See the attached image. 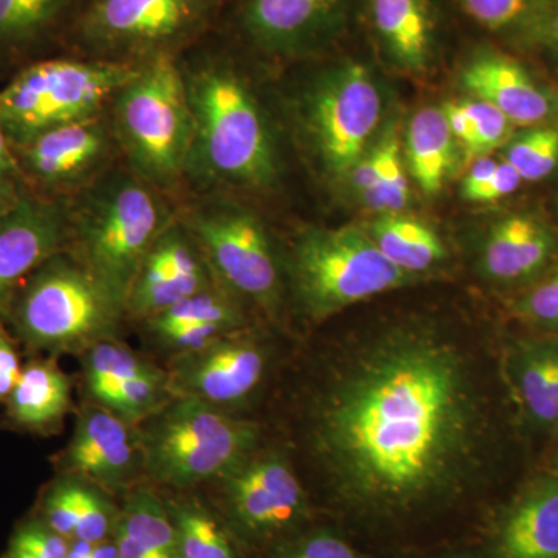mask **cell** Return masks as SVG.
<instances>
[{"label":"cell","instance_id":"obj_10","mask_svg":"<svg viewBox=\"0 0 558 558\" xmlns=\"http://www.w3.org/2000/svg\"><path fill=\"white\" fill-rule=\"evenodd\" d=\"M185 227L216 284L263 310L274 312L281 295V277L274 245L263 220L223 194H196L178 205Z\"/></svg>","mask_w":558,"mask_h":558},{"label":"cell","instance_id":"obj_19","mask_svg":"<svg viewBox=\"0 0 558 558\" xmlns=\"http://www.w3.org/2000/svg\"><path fill=\"white\" fill-rule=\"evenodd\" d=\"M145 323L161 347L179 355L244 329L245 315L241 300L213 286Z\"/></svg>","mask_w":558,"mask_h":558},{"label":"cell","instance_id":"obj_37","mask_svg":"<svg viewBox=\"0 0 558 558\" xmlns=\"http://www.w3.org/2000/svg\"><path fill=\"white\" fill-rule=\"evenodd\" d=\"M36 519L61 537L73 539L78 526V481L61 480L44 495Z\"/></svg>","mask_w":558,"mask_h":558},{"label":"cell","instance_id":"obj_45","mask_svg":"<svg viewBox=\"0 0 558 558\" xmlns=\"http://www.w3.org/2000/svg\"><path fill=\"white\" fill-rule=\"evenodd\" d=\"M22 373L16 347L5 329L0 326V403L9 400Z\"/></svg>","mask_w":558,"mask_h":558},{"label":"cell","instance_id":"obj_3","mask_svg":"<svg viewBox=\"0 0 558 558\" xmlns=\"http://www.w3.org/2000/svg\"><path fill=\"white\" fill-rule=\"evenodd\" d=\"M64 204L68 252L126 311L140 264L178 218V204L140 179L123 160Z\"/></svg>","mask_w":558,"mask_h":558},{"label":"cell","instance_id":"obj_40","mask_svg":"<svg viewBox=\"0 0 558 558\" xmlns=\"http://www.w3.org/2000/svg\"><path fill=\"white\" fill-rule=\"evenodd\" d=\"M28 193L27 182L2 124H0V215L16 207Z\"/></svg>","mask_w":558,"mask_h":558},{"label":"cell","instance_id":"obj_13","mask_svg":"<svg viewBox=\"0 0 558 558\" xmlns=\"http://www.w3.org/2000/svg\"><path fill=\"white\" fill-rule=\"evenodd\" d=\"M13 149L27 185L50 201H69L121 160L109 110L40 132Z\"/></svg>","mask_w":558,"mask_h":558},{"label":"cell","instance_id":"obj_4","mask_svg":"<svg viewBox=\"0 0 558 558\" xmlns=\"http://www.w3.org/2000/svg\"><path fill=\"white\" fill-rule=\"evenodd\" d=\"M109 112L121 160L168 196L185 189L194 120L178 58L143 62Z\"/></svg>","mask_w":558,"mask_h":558},{"label":"cell","instance_id":"obj_28","mask_svg":"<svg viewBox=\"0 0 558 558\" xmlns=\"http://www.w3.org/2000/svg\"><path fill=\"white\" fill-rule=\"evenodd\" d=\"M9 413L28 429H46L60 422L70 407V385L54 363L33 362L22 369L9 400Z\"/></svg>","mask_w":558,"mask_h":558},{"label":"cell","instance_id":"obj_48","mask_svg":"<svg viewBox=\"0 0 558 558\" xmlns=\"http://www.w3.org/2000/svg\"><path fill=\"white\" fill-rule=\"evenodd\" d=\"M435 558H478L475 554L469 553H454V554H446V556H439Z\"/></svg>","mask_w":558,"mask_h":558},{"label":"cell","instance_id":"obj_15","mask_svg":"<svg viewBox=\"0 0 558 558\" xmlns=\"http://www.w3.org/2000/svg\"><path fill=\"white\" fill-rule=\"evenodd\" d=\"M351 0H241L238 24L256 49L300 57L325 46L347 22Z\"/></svg>","mask_w":558,"mask_h":558},{"label":"cell","instance_id":"obj_39","mask_svg":"<svg viewBox=\"0 0 558 558\" xmlns=\"http://www.w3.org/2000/svg\"><path fill=\"white\" fill-rule=\"evenodd\" d=\"M119 512L97 488L78 483V526L75 538L101 543L113 537Z\"/></svg>","mask_w":558,"mask_h":558},{"label":"cell","instance_id":"obj_18","mask_svg":"<svg viewBox=\"0 0 558 558\" xmlns=\"http://www.w3.org/2000/svg\"><path fill=\"white\" fill-rule=\"evenodd\" d=\"M70 469L108 490L130 486L143 469L138 433L102 407L81 414L68 450Z\"/></svg>","mask_w":558,"mask_h":558},{"label":"cell","instance_id":"obj_8","mask_svg":"<svg viewBox=\"0 0 558 558\" xmlns=\"http://www.w3.org/2000/svg\"><path fill=\"white\" fill-rule=\"evenodd\" d=\"M220 0H89L70 25L81 57L143 64L208 35Z\"/></svg>","mask_w":558,"mask_h":558},{"label":"cell","instance_id":"obj_36","mask_svg":"<svg viewBox=\"0 0 558 558\" xmlns=\"http://www.w3.org/2000/svg\"><path fill=\"white\" fill-rule=\"evenodd\" d=\"M462 11L481 27L490 32L526 31L538 0H458Z\"/></svg>","mask_w":558,"mask_h":558},{"label":"cell","instance_id":"obj_20","mask_svg":"<svg viewBox=\"0 0 558 558\" xmlns=\"http://www.w3.org/2000/svg\"><path fill=\"white\" fill-rule=\"evenodd\" d=\"M461 83L476 100L495 106L513 124L549 119L553 101L519 62L497 51H480L465 64Z\"/></svg>","mask_w":558,"mask_h":558},{"label":"cell","instance_id":"obj_21","mask_svg":"<svg viewBox=\"0 0 558 558\" xmlns=\"http://www.w3.org/2000/svg\"><path fill=\"white\" fill-rule=\"evenodd\" d=\"M488 558H558V478H543L498 521Z\"/></svg>","mask_w":558,"mask_h":558},{"label":"cell","instance_id":"obj_42","mask_svg":"<svg viewBox=\"0 0 558 558\" xmlns=\"http://www.w3.org/2000/svg\"><path fill=\"white\" fill-rule=\"evenodd\" d=\"M521 317L543 326H558V274L527 293L517 306Z\"/></svg>","mask_w":558,"mask_h":558},{"label":"cell","instance_id":"obj_29","mask_svg":"<svg viewBox=\"0 0 558 558\" xmlns=\"http://www.w3.org/2000/svg\"><path fill=\"white\" fill-rule=\"evenodd\" d=\"M454 140L442 109L418 110L407 131L411 175L427 194H438L454 161Z\"/></svg>","mask_w":558,"mask_h":558},{"label":"cell","instance_id":"obj_33","mask_svg":"<svg viewBox=\"0 0 558 558\" xmlns=\"http://www.w3.org/2000/svg\"><path fill=\"white\" fill-rule=\"evenodd\" d=\"M170 399L172 392L168 374L156 368L145 376L121 381L97 403L132 425L145 421Z\"/></svg>","mask_w":558,"mask_h":558},{"label":"cell","instance_id":"obj_22","mask_svg":"<svg viewBox=\"0 0 558 558\" xmlns=\"http://www.w3.org/2000/svg\"><path fill=\"white\" fill-rule=\"evenodd\" d=\"M369 24L389 60L422 72L435 58L439 16L435 0H366Z\"/></svg>","mask_w":558,"mask_h":558},{"label":"cell","instance_id":"obj_6","mask_svg":"<svg viewBox=\"0 0 558 558\" xmlns=\"http://www.w3.org/2000/svg\"><path fill=\"white\" fill-rule=\"evenodd\" d=\"M10 304L14 326L32 347L87 351L113 339L126 314L119 301L68 250L40 264Z\"/></svg>","mask_w":558,"mask_h":558},{"label":"cell","instance_id":"obj_25","mask_svg":"<svg viewBox=\"0 0 558 558\" xmlns=\"http://www.w3.org/2000/svg\"><path fill=\"white\" fill-rule=\"evenodd\" d=\"M73 16V0H0V62L27 57Z\"/></svg>","mask_w":558,"mask_h":558},{"label":"cell","instance_id":"obj_49","mask_svg":"<svg viewBox=\"0 0 558 558\" xmlns=\"http://www.w3.org/2000/svg\"><path fill=\"white\" fill-rule=\"evenodd\" d=\"M557 462H558V459H557Z\"/></svg>","mask_w":558,"mask_h":558},{"label":"cell","instance_id":"obj_2","mask_svg":"<svg viewBox=\"0 0 558 558\" xmlns=\"http://www.w3.org/2000/svg\"><path fill=\"white\" fill-rule=\"evenodd\" d=\"M178 62L194 120L185 185L196 194L274 189L279 179L277 142L241 69L205 38Z\"/></svg>","mask_w":558,"mask_h":558},{"label":"cell","instance_id":"obj_35","mask_svg":"<svg viewBox=\"0 0 558 558\" xmlns=\"http://www.w3.org/2000/svg\"><path fill=\"white\" fill-rule=\"evenodd\" d=\"M505 161L519 172L521 180L537 182L548 178L558 167V130L537 128L513 140Z\"/></svg>","mask_w":558,"mask_h":558},{"label":"cell","instance_id":"obj_32","mask_svg":"<svg viewBox=\"0 0 558 558\" xmlns=\"http://www.w3.org/2000/svg\"><path fill=\"white\" fill-rule=\"evenodd\" d=\"M156 366L140 359L132 349L113 339L98 341L86 351L84 374L92 398L100 400L121 381L145 376Z\"/></svg>","mask_w":558,"mask_h":558},{"label":"cell","instance_id":"obj_23","mask_svg":"<svg viewBox=\"0 0 558 558\" xmlns=\"http://www.w3.org/2000/svg\"><path fill=\"white\" fill-rule=\"evenodd\" d=\"M556 248V238L545 222L531 215H513L490 230L481 263L494 281H523L545 269Z\"/></svg>","mask_w":558,"mask_h":558},{"label":"cell","instance_id":"obj_5","mask_svg":"<svg viewBox=\"0 0 558 558\" xmlns=\"http://www.w3.org/2000/svg\"><path fill=\"white\" fill-rule=\"evenodd\" d=\"M143 470L150 480L186 488L220 480L252 457L258 428L191 398H172L140 422Z\"/></svg>","mask_w":558,"mask_h":558},{"label":"cell","instance_id":"obj_11","mask_svg":"<svg viewBox=\"0 0 558 558\" xmlns=\"http://www.w3.org/2000/svg\"><path fill=\"white\" fill-rule=\"evenodd\" d=\"M384 101L373 73L344 62L312 81L300 100V126L323 170L344 179L368 153Z\"/></svg>","mask_w":558,"mask_h":558},{"label":"cell","instance_id":"obj_26","mask_svg":"<svg viewBox=\"0 0 558 558\" xmlns=\"http://www.w3.org/2000/svg\"><path fill=\"white\" fill-rule=\"evenodd\" d=\"M513 385L532 421L558 425V344L521 341L510 359Z\"/></svg>","mask_w":558,"mask_h":558},{"label":"cell","instance_id":"obj_31","mask_svg":"<svg viewBox=\"0 0 558 558\" xmlns=\"http://www.w3.org/2000/svg\"><path fill=\"white\" fill-rule=\"evenodd\" d=\"M454 140L469 156L486 157L490 150L506 145L512 137L513 123L486 101L449 102L442 108Z\"/></svg>","mask_w":558,"mask_h":558},{"label":"cell","instance_id":"obj_9","mask_svg":"<svg viewBox=\"0 0 558 558\" xmlns=\"http://www.w3.org/2000/svg\"><path fill=\"white\" fill-rule=\"evenodd\" d=\"M289 269L301 306L315 319L411 281L359 227L304 230L293 244Z\"/></svg>","mask_w":558,"mask_h":558},{"label":"cell","instance_id":"obj_44","mask_svg":"<svg viewBox=\"0 0 558 558\" xmlns=\"http://www.w3.org/2000/svg\"><path fill=\"white\" fill-rule=\"evenodd\" d=\"M526 33L543 46L558 51V0H538Z\"/></svg>","mask_w":558,"mask_h":558},{"label":"cell","instance_id":"obj_27","mask_svg":"<svg viewBox=\"0 0 558 558\" xmlns=\"http://www.w3.org/2000/svg\"><path fill=\"white\" fill-rule=\"evenodd\" d=\"M365 230L381 255L405 274H421L446 259V245L438 233L421 220L385 213Z\"/></svg>","mask_w":558,"mask_h":558},{"label":"cell","instance_id":"obj_16","mask_svg":"<svg viewBox=\"0 0 558 558\" xmlns=\"http://www.w3.org/2000/svg\"><path fill=\"white\" fill-rule=\"evenodd\" d=\"M213 286L218 284L199 247L175 218L140 264L128 293L126 314L146 322Z\"/></svg>","mask_w":558,"mask_h":558},{"label":"cell","instance_id":"obj_46","mask_svg":"<svg viewBox=\"0 0 558 558\" xmlns=\"http://www.w3.org/2000/svg\"><path fill=\"white\" fill-rule=\"evenodd\" d=\"M90 558H119V548H117L116 539L112 537L97 543L94 546V550H92Z\"/></svg>","mask_w":558,"mask_h":558},{"label":"cell","instance_id":"obj_34","mask_svg":"<svg viewBox=\"0 0 558 558\" xmlns=\"http://www.w3.org/2000/svg\"><path fill=\"white\" fill-rule=\"evenodd\" d=\"M380 163L373 185L360 194L363 204L379 215L399 213L410 201V183L403 168L400 146L395 135L381 138L379 143Z\"/></svg>","mask_w":558,"mask_h":558},{"label":"cell","instance_id":"obj_43","mask_svg":"<svg viewBox=\"0 0 558 558\" xmlns=\"http://www.w3.org/2000/svg\"><path fill=\"white\" fill-rule=\"evenodd\" d=\"M521 180L519 172L513 170L506 161H499L494 172L483 183H480L475 190L464 194L465 199L470 202H495L509 196L513 191L519 189Z\"/></svg>","mask_w":558,"mask_h":558},{"label":"cell","instance_id":"obj_47","mask_svg":"<svg viewBox=\"0 0 558 558\" xmlns=\"http://www.w3.org/2000/svg\"><path fill=\"white\" fill-rule=\"evenodd\" d=\"M3 558H43L38 554L32 553L31 549L24 548V546L17 545V543L10 542L7 553L3 554Z\"/></svg>","mask_w":558,"mask_h":558},{"label":"cell","instance_id":"obj_41","mask_svg":"<svg viewBox=\"0 0 558 558\" xmlns=\"http://www.w3.org/2000/svg\"><path fill=\"white\" fill-rule=\"evenodd\" d=\"M10 542L17 543L43 558H68L70 539L51 531L36 517L21 523Z\"/></svg>","mask_w":558,"mask_h":558},{"label":"cell","instance_id":"obj_17","mask_svg":"<svg viewBox=\"0 0 558 558\" xmlns=\"http://www.w3.org/2000/svg\"><path fill=\"white\" fill-rule=\"evenodd\" d=\"M69 247L64 202L28 193L0 215V314L10 311L14 293L40 264Z\"/></svg>","mask_w":558,"mask_h":558},{"label":"cell","instance_id":"obj_1","mask_svg":"<svg viewBox=\"0 0 558 558\" xmlns=\"http://www.w3.org/2000/svg\"><path fill=\"white\" fill-rule=\"evenodd\" d=\"M486 429L464 351L435 330L399 328L355 351L330 380L314 442L347 517L398 532L464 495Z\"/></svg>","mask_w":558,"mask_h":558},{"label":"cell","instance_id":"obj_38","mask_svg":"<svg viewBox=\"0 0 558 558\" xmlns=\"http://www.w3.org/2000/svg\"><path fill=\"white\" fill-rule=\"evenodd\" d=\"M274 558H363L354 546L330 529L304 532L279 543Z\"/></svg>","mask_w":558,"mask_h":558},{"label":"cell","instance_id":"obj_24","mask_svg":"<svg viewBox=\"0 0 558 558\" xmlns=\"http://www.w3.org/2000/svg\"><path fill=\"white\" fill-rule=\"evenodd\" d=\"M119 558H178L167 505L150 488L132 492L113 531Z\"/></svg>","mask_w":558,"mask_h":558},{"label":"cell","instance_id":"obj_30","mask_svg":"<svg viewBox=\"0 0 558 558\" xmlns=\"http://www.w3.org/2000/svg\"><path fill=\"white\" fill-rule=\"evenodd\" d=\"M178 558H241L236 538L222 517L196 498L167 501Z\"/></svg>","mask_w":558,"mask_h":558},{"label":"cell","instance_id":"obj_7","mask_svg":"<svg viewBox=\"0 0 558 558\" xmlns=\"http://www.w3.org/2000/svg\"><path fill=\"white\" fill-rule=\"evenodd\" d=\"M140 65L81 54L25 65L0 90V124L11 146L17 148L51 128L108 112Z\"/></svg>","mask_w":558,"mask_h":558},{"label":"cell","instance_id":"obj_14","mask_svg":"<svg viewBox=\"0 0 558 558\" xmlns=\"http://www.w3.org/2000/svg\"><path fill=\"white\" fill-rule=\"evenodd\" d=\"M267 355L244 329L172 359V398H191L215 409L236 405L259 387Z\"/></svg>","mask_w":558,"mask_h":558},{"label":"cell","instance_id":"obj_12","mask_svg":"<svg viewBox=\"0 0 558 558\" xmlns=\"http://www.w3.org/2000/svg\"><path fill=\"white\" fill-rule=\"evenodd\" d=\"M222 481V517L240 545H274L295 537L307 498L295 472L277 454L245 459Z\"/></svg>","mask_w":558,"mask_h":558}]
</instances>
